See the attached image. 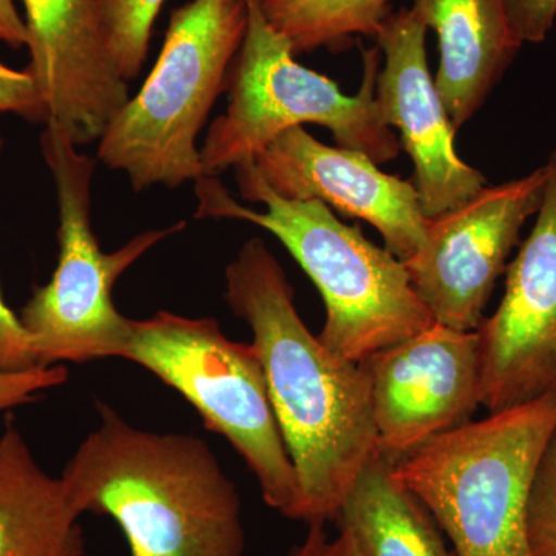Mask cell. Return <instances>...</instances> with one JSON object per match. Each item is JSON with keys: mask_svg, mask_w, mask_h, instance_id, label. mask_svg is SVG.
I'll use <instances>...</instances> for the list:
<instances>
[{"mask_svg": "<svg viewBox=\"0 0 556 556\" xmlns=\"http://www.w3.org/2000/svg\"><path fill=\"white\" fill-rule=\"evenodd\" d=\"M226 302L252 329L270 404L299 485L298 521L338 518L362 468L378 455L371 383L306 328L294 289L262 239L226 268Z\"/></svg>", "mask_w": 556, "mask_h": 556, "instance_id": "obj_1", "label": "cell"}, {"mask_svg": "<svg viewBox=\"0 0 556 556\" xmlns=\"http://www.w3.org/2000/svg\"><path fill=\"white\" fill-rule=\"evenodd\" d=\"M100 424L62 471L72 506L112 518L130 556H243L239 490L207 442L155 433L98 402Z\"/></svg>", "mask_w": 556, "mask_h": 556, "instance_id": "obj_2", "label": "cell"}, {"mask_svg": "<svg viewBox=\"0 0 556 556\" xmlns=\"http://www.w3.org/2000/svg\"><path fill=\"white\" fill-rule=\"evenodd\" d=\"M236 172L241 197L265 211L243 206L217 178L203 177L195 181V218L239 219L273 233L324 299L327 321L317 338L332 354L362 364L434 324L405 263L358 226L340 222L321 201L281 199L254 161Z\"/></svg>", "mask_w": 556, "mask_h": 556, "instance_id": "obj_3", "label": "cell"}, {"mask_svg": "<svg viewBox=\"0 0 556 556\" xmlns=\"http://www.w3.org/2000/svg\"><path fill=\"white\" fill-rule=\"evenodd\" d=\"M556 430V390L445 431L393 473L447 533L456 556H533L527 503Z\"/></svg>", "mask_w": 556, "mask_h": 556, "instance_id": "obj_4", "label": "cell"}, {"mask_svg": "<svg viewBox=\"0 0 556 556\" xmlns=\"http://www.w3.org/2000/svg\"><path fill=\"white\" fill-rule=\"evenodd\" d=\"M247 28V0H190L175 10L148 79L98 141V160L124 172L137 192L206 177L197 138Z\"/></svg>", "mask_w": 556, "mask_h": 556, "instance_id": "obj_5", "label": "cell"}, {"mask_svg": "<svg viewBox=\"0 0 556 556\" xmlns=\"http://www.w3.org/2000/svg\"><path fill=\"white\" fill-rule=\"evenodd\" d=\"M247 2V35L226 86L228 109L212 123L200 148L206 177L251 163L274 139L305 124L327 127L339 148L358 150L376 164L396 160L401 141L383 123L376 102L379 47L362 50L361 90L348 97L334 80L295 61L258 0Z\"/></svg>", "mask_w": 556, "mask_h": 556, "instance_id": "obj_6", "label": "cell"}, {"mask_svg": "<svg viewBox=\"0 0 556 556\" xmlns=\"http://www.w3.org/2000/svg\"><path fill=\"white\" fill-rule=\"evenodd\" d=\"M40 150L56 189L60 255L49 283L36 288L21 309V321L35 340L39 367L121 358L129 343L131 318L116 309L113 287L137 260L181 232L186 223L139 233L108 254L91 229L97 161L51 121L40 135Z\"/></svg>", "mask_w": 556, "mask_h": 556, "instance_id": "obj_7", "label": "cell"}, {"mask_svg": "<svg viewBox=\"0 0 556 556\" xmlns=\"http://www.w3.org/2000/svg\"><path fill=\"white\" fill-rule=\"evenodd\" d=\"M121 358L148 369L189 401L207 430L228 439L243 457L265 503L295 519L298 477L252 343L230 340L215 318L160 311L131 320Z\"/></svg>", "mask_w": 556, "mask_h": 556, "instance_id": "obj_8", "label": "cell"}, {"mask_svg": "<svg viewBox=\"0 0 556 556\" xmlns=\"http://www.w3.org/2000/svg\"><path fill=\"white\" fill-rule=\"evenodd\" d=\"M546 169L479 190L466 203L428 218L426 243L405 263L437 324L477 331L527 219L540 211Z\"/></svg>", "mask_w": 556, "mask_h": 556, "instance_id": "obj_9", "label": "cell"}, {"mask_svg": "<svg viewBox=\"0 0 556 556\" xmlns=\"http://www.w3.org/2000/svg\"><path fill=\"white\" fill-rule=\"evenodd\" d=\"M532 232L507 268L496 313L477 329L481 405L489 413L556 390V152Z\"/></svg>", "mask_w": 556, "mask_h": 556, "instance_id": "obj_10", "label": "cell"}, {"mask_svg": "<svg viewBox=\"0 0 556 556\" xmlns=\"http://www.w3.org/2000/svg\"><path fill=\"white\" fill-rule=\"evenodd\" d=\"M362 367L371 383L378 453L393 464L468 422L481 405L477 331L434 321Z\"/></svg>", "mask_w": 556, "mask_h": 556, "instance_id": "obj_11", "label": "cell"}, {"mask_svg": "<svg viewBox=\"0 0 556 556\" xmlns=\"http://www.w3.org/2000/svg\"><path fill=\"white\" fill-rule=\"evenodd\" d=\"M427 31L413 9L391 13L383 22L376 36L383 56L376 102L415 164L417 195L428 219L466 203L485 188L486 179L456 153V129L428 70Z\"/></svg>", "mask_w": 556, "mask_h": 556, "instance_id": "obj_12", "label": "cell"}, {"mask_svg": "<svg viewBox=\"0 0 556 556\" xmlns=\"http://www.w3.org/2000/svg\"><path fill=\"white\" fill-rule=\"evenodd\" d=\"M270 190L281 199L317 200L379 230L401 262L426 243L427 222L413 182L388 175L358 150L324 144L303 127L274 139L254 160Z\"/></svg>", "mask_w": 556, "mask_h": 556, "instance_id": "obj_13", "label": "cell"}, {"mask_svg": "<svg viewBox=\"0 0 556 556\" xmlns=\"http://www.w3.org/2000/svg\"><path fill=\"white\" fill-rule=\"evenodd\" d=\"M31 73L49 121L75 144L100 141L113 116L129 101L98 0H22ZM47 121V123H49Z\"/></svg>", "mask_w": 556, "mask_h": 556, "instance_id": "obj_14", "label": "cell"}, {"mask_svg": "<svg viewBox=\"0 0 556 556\" xmlns=\"http://www.w3.org/2000/svg\"><path fill=\"white\" fill-rule=\"evenodd\" d=\"M439 39L434 86L455 129L473 118L521 49L504 0H413Z\"/></svg>", "mask_w": 556, "mask_h": 556, "instance_id": "obj_15", "label": "cell"}, {"mask_svg": "<svg viewBox=\"0 0 556 556\" xmlns=\"http://www.w3.org/2000/svg\"><path fill=\"white\" fill-rule=\"evenodd\" d=\"M79 518L62 479L39 466L9 424L0 437V556H84Z\"/></svg>", "mask_w": 556, "mask_h": 556, "instance_id": "obj_16", "label": "cell"}, {"mask_svg": "<svg viewBox=\"0 0 556 556\" xmlns=\"http://www.w3.org/2000/svg\"><path fill=\"white\" fill-rule=\"evenodd\" d=\"M393 466L378 453L362 468L340 507V532L357 556H456Z\"/></svg>", "mask_w": 556, "mask_h": 556, "instance_id": "obj_17", "label": "cell"}, {"mask_svg": "<svg viewBox=\"0 0 556 556\" xmlns=\"http://www.w3.org/2000/svg\"><path fill=\"white\" fill-rule=\"evenodd\" d=\"M262 10L295 54L342 49L354 36L376 38L391 14L390 0H266Z\"/></svg>", "mask_w": 556, "mask_h": 556, "instance_id": "obj_18", "label": "cell"}, {"mask_svg": "<svg viewBox=\"0 0 556 556\" xmlns=\"http://www.w3.org/2000/svg\"><path fill=\"white\" fill-rule=\"evenodd\" d=\"M164 2L166 0H98L110 53L127 83L141 73L153 24Z\"/></svg>", "mask_w": 556, "mask_h": 556, "instance_id": "obj_19", "label": "cell"}, {"mask_svg": "<svg viewBox=\"0 0 556 556\" xmlns=\"http://www.w3.org/2000/svg\"><path fill=\"white\" fill-rule=\"evenodd\" d=\"M527 540L533 556H556V430L548 439L530 489Z\"/></svg>", "mask_w": 556, "mask_h": 556, "instance_id": "obj_20", "label": "cell"}, {"mask_svg": "<svg viewBox=\"0 0 556 556\" xmlns=\"http://www.w3.org/2000/svg\"><path fill=\"white\" fill-rule=\"evenodd\" d=\"M67 379L68 369L65 365L0 372V413L31 404L47 390L64 386Z\"/></svg>", "mask_w": 556, "mask_h": 556, "instance_id": "obj_21", "label": "cell"}, {"mask_svg": "<svg viewBox=\"0 0 556 556\" xmlns=\"http://www.w3.org/2000/svg\"><path fill=\"white\" fill-rule=\"evenodd\" d=\"M0 113H14L33 123L47 124L49 113L31 73L0 61Z\"/></svg>", "mask_w": 556, "mask_h": 556, "instance_id": "obj_22", "label": "cell"}, {"mask_svg": "<svg viewBox=\"0 0 556 556\" xmlns=\"http://www.w3.org/2000/svg\"><path fill=\"white\" fill-rule=\"evenodd\" d=\"M3 139L0 135V152ZM39 367L35 340L25 329L20 316L3 302L0 292V372H20Z\"/></svg>", "mask_w": 556, "mask_h": 556, "instance_id": "obj_23", "label": "cell"}, {"mask_svg": "<svg viewBox=\"0 0 556 556\" xmlns=\"http://www.w3.org/2000/svg\"><path fill=\"white\" fill-rule=\"evenodd\" d=\"M504 3L522 46L546 39L556 21V0H504Z\"/></svg>", "mask_w": 556, "mask_h": 556, "instance_id": "obj_24", "label": "cell"}, {"mask_svg": "<svg viewBox=\"0 0 556 556\" xmlns=\"http://www.w3.org/2000/svg\"><path fill=\"white\" fill-rule=\"evenodd\" d=\"M288 556H357L350 538L340 532L338 538L331 540L325 532L324 522L309 525L308 535L292 548Z\"/></svg>", "mask_w": 556, "mask_h": 556, "instance_id": "obj_25", "label": "cell"}, {"mask_svg": "<svg viewBox=\"0 0 556 556\" xmlns=\"http://www.w3.org/2000/svg\"><path fill=\"white\" fill-rule=\"evenodd\" d=\"M0 42L16 50L27 47V25L14 0H0Z\"/></svg>", "mask_w": 556, "mask_h": 556, "instance_id": "obj_26", "label": "cell"}, {"mask_svg": "<svg viewBox=\"0 0 556 556\" xmlns=\"http://www.w3.org/2000/svg\"><path fill=\"white\" fill-rule=\"evenodd\" d=\"M260 3L266 2V0H258Z\"/></svg>", "mask_w": 556, "mask_h": 556, "instance_id": "obj_27", "label": "cell"}]
</instances>
